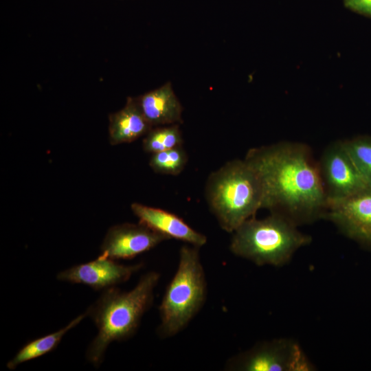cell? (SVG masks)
Here are the masks:
<instances>
[{"instance_id": "5bb4252c", "label": "cell", "mask_w": 371, "mask_h": 371, "mask_svg": "<svg viewBox=\"0 0 371 371\" xmlns=\"http://www.w3.org/2000/svg\"><path fill=\"white\" fill-rule=\"evenodd\" d=\"M87 316L86 313L79 315L58 330L28 341L7 363V368L8 370H14L23 363L51 352L56 348L65 335L76 327Z\"/></svg>"}, {"instance_id": "ac0fdd59", "label": "cell", "mask_w": 371, "mask_h": 371, "mask_svg": "<svg viewBox=\"0 0 371 371\" xmlns=\"http://www.w3.org/2000/svg\"><path fill=\"white\" fill-rule=\"evenodd\" d=\"M344 4L352 12L371 18V0H344Z\"/></svg>"}, {"instance_id": "8fae6325", "label": "cell", "mask_w": 371, "mask_h": 371, "mask_svg": "<svg viewBox=\"0 0 371 371\" xmlns=\"http://www.w3.org/2000/svg\"><path fill=\"white\" fill-rule=\"evenodd\" d=\"M139 222L160 232L170 239L175 238L199 247L207 243V237L192 229L181 218L162 209L138 203L131 205Z\"/></svg>"}, {"instance_id": "277c9868", "label": "cell", "mask_w": 371, "mask_h": 371, "mask_svg": "<svg viewBox=\"0 0 371 371\" xmlns=\"http://www.w3.org/2000/svg\"><path fill=\"white\" fill-rule=\"evenodd\" d=\"M311 238L297 229L286 217L271 212L266 218L252 217L234 232L231 251L257 265L280 266L299 248L308 245Z\"/></svg>"}, {"instance_id": "5b68a950", "label": "cell", "mask_w": 371, "mask_h": 371, "mask_svg": "<svg viewBox=\"0 0 371 371\" xmlns=\"http://www.w3.org/2000/svg\"><path fill=\"white\" fill-rule=\"evenodd\" d=\"M199 247L183 245L177 271L159 306L157 335L162 339L176 335L195 317L205 303L207 282Z\"/></svg>"}, {"instance_id": "7a4b0ae2", "label": "cell", "mask_w": 371, "mask_h": 371, "mask_svg": "<svg viewBox=\"0 0 371 371\" xmlns=\"http://www.w3.org/2000/svg\"><path fill=\"white\" fill-rule=\"evenodd\" d=\"M160 274L149 271L135 286L122 291L116 286L102 291L100 297L86 311L93 321L98 333L86 350V359L94 367L102 363L109 344L133 337L144 314L150 308Z\"/></svg>"}, {"instance_id": "9a60e30c", "label": "cell", "mask_w": 371, "mask_h": 371, "mask_svg": "<svg viewBox=\"0 0 371 371\" xmlns=\"http://www.w3.org/2000/svg\"><path fill=\"white\" fill-rule=\"evenodd\" d=\"M183 139L179 124H175L152 128L145 135L142 146L148 153H156L182 146Z\"/></svg>"}, {"instance_id": "7c38bea8", "label": "cell", "mask_w": 371, "mask_h": 371, "mask_svg": "<svg viewBox=\"0 0 371 371\" xmlns=\"http://www.w3.org/2000/svg\"><path fill=\"white\" fill-rule=\"evenodd\" d=\"M135 99L144 116L153 127L183 122V106L170 82Z\"/></svg>"}, {"instance_id": "6da1fadb", "label": "cell", "mask_w": 371, "mask_h": 371, "mask_svg": "<svg viewBox=\"0 0 371 371\" xmlns=\"http://www.w3.org/2000/svg\"><path fill=\"white\" fill-rule=\"evenodd\" d=\"M244 159L260 179L262 208L297 225L324 217L328 201L318 161L308 146L280 142L251 148Z\"/></svg>"}, {"instance_id": "8992f818", "label": "cell", "mask_w": 371, "mask_h": 371, "mask_svg": "<svg viewBox=\"0 0 371 371\" xmlns=\"http://www.w3.org/2000/svg\"><path fill=\"white\" fill-rule=\"evenodd\" d=\"M229 370L306 371L312 370L302 349L295 342L278 339L262 343L232 357L226 363Z\"/></svg>"}, {"instance_id": "9c48e42d", "label": "cell", "mask_w": 371, "mask_h": 371, "mask_svg": "<svg viewBox=\"0 0 371 371\" xmlns=\"http://www.w3.org/2000/svg\"><path fill=\"white\" fill-rule=\"evenodd\" d=\"M324 217L347 236L371 245V187L344 199L329 203Z\"/></svg>"}, {"instance_id": "e0dca14e", "label": "cell", "mask_w": 371, "mask_h": 371, "mask_svg": "<svg viewBox=\"0 0 371 371\" xmlns=\"http://www.w3.org/2000/svg\"><path fill=\"white\" fill-rule=\"evenodd\" d=\"M344 142L359 172L371 187V137H357Z\"/></svg>"}, {"instance_id": "30bf717a", "label": "cell", "mask_w": 371, "mask_h": 371, "mask_svg": "<svg viewBox=\"0 0 371 371\" xmlns=\"http://www.w3.org/2000/svg\"><path fill=\"white\" fill-rule=\"evenodd\" d=\"M143 267V263L124 265L115 260L100 255L96 259L60 271V281L82 284L95 291H104L127 281Z\"/></svg>"}, {"instance_id": "52a82bcc", "label": "cell", "mask_w": 371, "mask_h": 371, "mask_svg": "<svg viewBox=\"0 0 371 371\" xmlns=\"http://www.w3.org/2000/svg\"><path fill=\"white\" fill-rule=\"evenodd\" d=\"M328 204L354 195L369 187L359 172L344 141L330 144L318 161Z\"/></svg>"}, {"instance_id": "3957f363", "label": "cell", "mask_w": 371, "mask_h": 371, "mask_svg": "<svg viewBox=\"0 0 371 371\" xmlns=\"http://www.w3.org/2000/svg\"><path fill=\"white\" fill-rule=\"evenodd\" d=\"M205 192L211 212L227 232H234L262 208L260 179L245 159L229 161L212 172Z\"/></svg>"}, {"instance_id": "2e32d148", "label": "cell", "mask_w": 371, "mask_h": 371, "mask_svg": "<svg viewBox=\"0 0 371 371\" xmlns=\"http://www.w3.org/2000/svg\"><path fill=\"white\" fill-rule=\"evenodd\" d=\"M188 160L182 146L152 154L149 166L157 173L178 175L184 170Z\"/></svg>"}, {"instance_id": "4fadbf2b", "label": "cell", "mask_w": 371, "mask_h": 371, "mask_svg": "<svg viewBox=\"0 0 371 371\" xmlns=\"http://www.w3.org/2000/svg\"><path fill=\"white\" fill-rule=\"evenodd\" d=\"M109 139L111 145L132 142L153 128L142 113L135 98L128 97L124 106L109 117Z\"/></svg>"}, {"instance_id": "ba28073f", "label": "cell", "mask_w": 371, "mask_h": 371, "mask_svg": "<svg viewBox=\"0 0 371 371\" xmlns=\"http://www.w3.org/2000/svg\"><path fill=\"white\" fill-rule=\"evenodd\" d=\"M167 240L168 236L140 222L115 225L108 229L100 255L115 260L131 259Z\"/></svg>"}]
</instances>
